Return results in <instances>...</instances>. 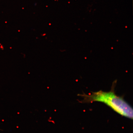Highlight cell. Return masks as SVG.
Returning a JSON list of instances; mask_svg holds the SVG:
<instances>
[{
    "instance_id": "1",
    "label": "cell",
    "mask_w": 133,
    "mask_h": 133,
    "mask_svg": "<svg viewBox=\"0 0 133 133\" xmlns=\"http://www.w3.org/2000/svg\"><path fill=\"white\" fill-rule=\"evenodd\" d=\"M81 96L83 98L82 102L103 103L120 115L133 118L132 108L122 97L116 95L114 89L107 92L100 91L88 95L84 94Z\"/></svg>"
}]
</instances>
